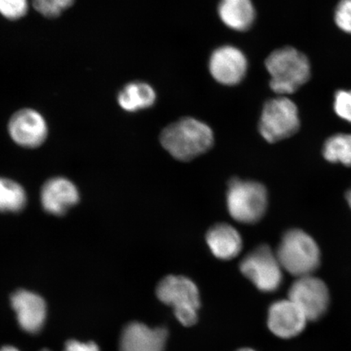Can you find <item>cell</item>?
<instances>
[{"mask_svg": "<svg viewBox=\"0 0 351 351\" xmlns=\"http://www.w3.org/2000/svg\"><path fill=\"white\" fill-rule=\"evenodd\" d=\"M333 108L337 116L351 123V90L337 91Z\"/></svg>", "mask_w": 351, "mask_h": 351, "instance_id": "obj_22", "label": "cell"}, {"mask_svg": "<svg viewBox=\"0 0 351 351\" xmlns=\"http://www.w3.org/2000/svg\"><path fill=\"white\" fill-rule=\"evenodd\" d=\"M335 19L341 30L351 34V0H341L336 8Z\"/></svg>", "mask_w": 351, "mask_h": 351, "instance_id": "obj_23", "label": "cell"}, {"mask_svg": "<svg viewBox=\"0 0 351 351\" xmlns=\"http://www.w3.org/2000/svg\"><path fill=\"white\" fill-rule=\"evenodd\" d=\"M210 74L221 84L234 86L244 78L247 60L238 48L232 46L219 47L209 60Z\"/></svg>", "mask_w": 351, "mask_h": 351, "instance_id": "obj_11", "label": "cell"}, {"mask_svg": "<svg viewBox=\"0 0 351 351\" xmlns=\"http://www.w3.org/2000/svg\"><path fill=\"white\" fill-rule=\"evenodd\" d=\"M160 143L175 159L190 161L210 150L214 134L205 123L187 117L167 126L160 135Z\"/></svg>", "mask_w": 351, "mask_h": 351, "instance_id": "obj_1", "label": "cell"}, {"mask_svg": "<svg viewBox=\"0 0 351 351\" xmlns=\"http://www.w3.org/2000/svg\"><path fill=\"white\" fill-rule=\"evenodd\" d=\"M27 203V196L20 184L0 178V213H19Z\"/></svg>", "mask_w": 351, "mask_h": 351, "instance_id": "obj_18", "label": "cell"}, {"mask_svg": "<svg viewBox=\"0 0 351 351\" xmlns=\"http://www.w3.org/2000/svg\"><path fill=\"white\" fill-rule=\"evenodd\" d=\"M28 0H0V14L5 19L16 21L27 14Z\"/></svg>", "mask_w": 351, "mask_h": 351, "instance_id": "obj_21", "label": "cell"}, {"mask_svg": "<svg viewBox=\"0 0 351 351\" xmlns=\"http://www.w3.org/2000/svg\"><path fill=\"white\" fill-rule=\"evenodd\" d=\"M41 351H51V350H47V349H44V350H42Z\"/></svg>", "mask_w": 351, "mask_h": 351, "instance_id": "obj_28", "label": "cell"}, {"mask_svg": "<svg viewBox=\"0 0 351 351\" xmlns=\"http://www.w3.org/2000/svg\"><path fill=\"white\" fill-rule=\"evenodd\" d=\"M118 104L126 112H134L151 108L156 100V94L147 83L130 82L118 94Z\"/></svg>", "mask_w": 351, "mask_h": 351, "instance_id": "obj_17", "label": "cell"}, {"mask_svg": "<svg viewBox=\"0 0 351 351\" xmlns=\"http://www.w3.org/2000/svg\"><path fill=\"white\" fill-rule=\"evenodd\" d=\"M267 192L261 183L232 178L227 192L228 210L232 219L243 223L260 221L267 210Z\"/></svg>", "mask_w": 351, "mask_h": 351, "instance_id": "obj_5", "label": "cell"}, {"mask_svg": "<svg viewBox=\"0 0 351 351\" xmlns=\"http://www.w3.org/2000/svg\"><path fill=\"white\" fill-rule=\"evenodd\" d=\"M156 295L163 304L172 306L176 318L184 326L197 322L200 307L199 289L191 279L170 275L158 284Z\"/></svg>", "mask_w": 351, "mask_h": 351, "instance_id": "obj_4", "label": "cell"}, {"mask_svg": "<svg viewBox=\"0 0 351 351\" xmlns=\"http://www.w3.org/2000/svg\"><path fill=\"white\" fill-rule=\"evenodd\" d=\"M288 298L300 307L309 322L322 318L330 302L326 284L313 275L298 278L289 288Z\"/></svg>", "mask_w": 351, "mask_h": 351, "instance_id": "obj_8", "label": "cell"}, {"mask_svg": "<svg viewBox=\"0 0 351 351\" xmlns=\"http://www.w3.org/2000/svg\"><path fill=\"white\" fill-rule=\"evenodd\" d=\"M79 201V192L75 185L64 178L48 180L41 191V203L47 213L61 216Z\"/></svg>", "mask_w": 351, "mask_h": 351, "instance_id": "obj_14", "label": "cell"}, {"mask_svg": "<svg viewBox=\"0 0 351 351\" xmlns=\"http://www.w3.org/2000/svg\"><path fill=\"white\" fill-rule=\"evenodd\" d=\"M346 200H348L350 208H351V189L348 192V194H346Z\"/></svg>", "mask_w": 351, "mask_h": 351, "instance_id": "obj_26", "label": "cell"}, {"mask_svg": "<svg viewBox=\"0 0 351 351\" xmlns=\"http://www.w3.org/2000/svg\"><path fill=\"white\" fill-rule=\"evenodd\" d=\"M0 351H20L19 350H17L15 348H13V346H3V348H0Z\"/></svg>", "mask_w": 351, "mask_h": 351, "instance_id": "obj_25", "label": "cell"}, {"mask_svg": "<svg viewBox=\"0 0 351 351\" xmlns=\"http://www.w3.org/2000/svg\"><path fill=\"white\" fill-rule=\"evenodd\" d=\"M324 159L332 163L351 166V134H337L331 136L324 145Z\"/></svg>", "mask_w": 351, "mask_h": 351, "instance_id": "obj_19", "label": "cell"}, {"mask_svg": "<svg viewBox=\"0 0 351 351\" xmlns=\"http://www.w3.org/2000/svg\"><path fill=\"white\" fill-rule=\"evenodd\" d=\"M276 254L282 269L298 278L311 275L319 266L320 252L317 243L300 230L285 232Z\"/></svg>", "mask_w": 351, "mask_h": 351, "instance_id": "obj_3", "label": "cell"}, {"mask_svg": "<svg viewBox=\"0 0 351 351\" xmlns=\"http://www.w3.org/2000/svg\"><path fill=\"white\" fill-rule=\"evenodd\" d=\"M167 339L168 331L164 328L130 323L121 333L120 351H164Z\"/></svg>", "mask_w": 351, "mask_h": 351, "instance_id": "obj_13", "label": "cell"}, {"mask_svg": "<svg viewBox=\"0 0 351 351\" xmlns=\"http://www.w3.org/2000/svg\"><path fill=\"white\" fill-rule=\"evenodd\" d=\"M300 127L298 108L292 100L278 97L267 101L263 108L260 133L270 143L295 134Z\"/></svg>", "mask_w": 351, "mask_h": 351, "instance_id": "obj_6", "label": "cell"}, {"mask_svg": "<svg viewBox=\"0 0 351 351\" xmlns=\"http://www.w3.org/2000/svg\"><path fill=\"white\" fill-rule=\"evenodd\" d=\"M282 267L269 245H261L248 253L240 263V270L262 292L271 293L280 287Z\"/></svg>", "mask_w": 351, "mask_h": 351, "instance_id": "obj_7", "label": "cell"}, {"mask_svg": "<svg viewBox=\"0 0 351 351\" xmlns=\"http://www.w3.org/2000/svg\"><path fill=\"white\" fill-rule=\"evenodd\" d=\"M64 351H100L99 346L93 341L81 342L70 340L65 344Z\"/></svg>", "mask_w": 351, "mask_h": 351, "instance_id": "obj_24", "label": "cell"}, {"mask_svg": "<svg viewBox=\"0 0 351 351\" xmlns=\"http://www.w3.org/2000/svg\"><path fill=\"white\" fill-rule=\"evenodd\" d=\"M237 351H256V350L251 349V348H243V349H240Z\"/></svg>", "mask_w": 351, "mask_h": 351, "instance_id": "obj_27", "label": "cell"}, {"mask_svg": "<svg viewBox=\"0 0 351 351\" xmlns=\"http://www.w3.org/2000/svg\"><path fill=\"white\" fill-rule=\"evenodd\" d=\"M307 319L305 314L291 300L274 302L267 314V326L280 339H293L304 331Z\"/></svg>", "mask_w": 351, "mask_h": 351, "instance_id": "obj_10", "label": "cell"}, {"mask_svg": "<svg viewBox=\"0 0 351 351\" xmlns=\"http://www.w3.org/2000/svg\"><path fill=\"white\" fill-rule=\"evenodd\" d=\"M270 87L278 95L295 93L311 77L308 59L295 48L287 47L271 52L266 60Z\"/></svg>", "mask_w": 351, "mask_h": 351, "instance_id": "obj_2", "label": "cell"}, {"mask_svg": "<svg viewBox=\"0 0 351 351\" xmlns=\"http://www.w3.org/2000/svg\"><path fill=\"white\" fill-rule=\"evenodd\" d=\"M8 128L13 141L26 148L40 147L48 134L45 119L32 108L21 109L13 114Z\"/></svg>", "mask_w": 351, "mask_h": 351, "instance_id": "obj_9", "label": "cell"}, {"mask_svg": "<svg viewBox=\"0 0 351 351\" xmlns=\"http://www.w3.org/2000/svg\"><path fill=\"white\" fill-rule=\"evenodd\" d=\"M75 0H34L33 5L38 12L47 19H56L68 10Z\"/></svg>", "mask_w": 351, "mask_h": 351, "instance_id": "obj_20", "label": "cell"}, {"mask_svg": "<svg viewBox=\"0 0 351 351\" xmlns=\"http://www.w3.org/2000/svg\"><path fill=\"white\" fill-rule=\"evenodd\" d=\"M11 304L24 331L35 333L41 330L47 317L46 302L41 296L20 289L12 295Z\"/></svg>", "mask_w": 351, "mask_h": 351, "instance_id": "obj_12", "label": "cell"}, {"mask_svg": "<svg viewBox=\"0 0 351 351\" xmlns=\"http://www.w3.org/2000/svg\"><path fill=\"white\" fill-rule=\"evenodd\" d=\"M218 13L223 24L237 32H245L256 19L251 0H221Z\"/></svg>", "mask_w": 351, "mask_h": 351, "instance_id": "obj_16", "label": "cell"}, {"mask_svg": "<svg viewBox=\"0 0 351 351\" xmlns=\"http://www.w3.org/2000/svg\"><path fill=\"white\" fill-rule=\"evenodd\" d=\"M206 241L215 256L230 261L238 256L243 249V240L234 227L226 223H217L208 230Z\"/></svg>", "mask_w": 351, "mask_h": 351, "instance_id": "obj_15", "label": "cell"}]
</instances>
